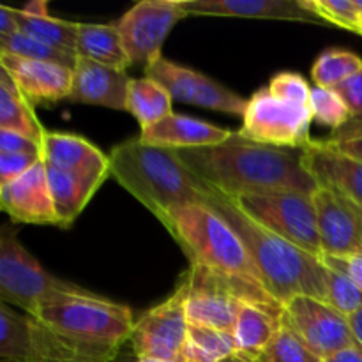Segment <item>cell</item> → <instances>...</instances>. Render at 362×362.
Segmentation results:
<instances>
[{
	"label": "cell",
	"instance_id": "obj_5",
	"mask_svg": "<svg viewBox=\"0 0 362 362\" xmlns=\"http://www.w3.org/2000/svg\"><path fill=\"white\" fill-rule=\"evenodd\" d=\"M28 317L71 341L112 356L129 343L136 322L131 308L98 293L49 304Z\"/></svg>",
	"mask_w": 362,
	"mask_h": 362
},
{
	"label": "cell",
	"instance_id": "obj_9",
	"mask_svg": "<svg viewBox=\"0 0 362 362\" xmlns=\"http://www.w3.org/2000/svg\"><path fill=\"white\" fill-rule=\"evenodd\" d=\"M233 202L258 225L265 226L313 257H324L318 233L317 207L311 194L297 191H269L243 194L233 198Z\"/></svg>",
	"mask_w": 362,
	"mask_h": 362
},
{
	"label": "cell",
	"instance_id": "obj_11",
	"mask_svg": "<svg viewBox=\"0 0 362 362\" xmlns=\"http://www.w3.org/2000/svg\"><path fill=\"white\" fill-rule=\"evenodd\" d=\"M311 110L285 105L260 88L247 99L239 133L257 144L288 151H304L311 144Z\"/></svg>",
	"mask_w": 362,
	"mask_h": 362
},
{
	"label": "cell",
	"instance_id": "obj_36",
	"mask_svg": "<svg viewBox=\"0 0 362 362\" xmlns=\"http://www.w3.org/2000/svg\"><path fill=\"white\" fill-rule=\"evenodd\" d=\"M311 88L313 87H310V83L300 74L290 73V71L278 73L271 78L267 85L269 94L274 99L285 103V105L306 110H310Z\"/></svg>",
	"mask_w": 362,
	"mask_h": 362
},
{
	"label": "cell",
	"instance_id": "obj_29",
	"mask_svg": "<svg viewBox=\"0 0 362 362\" xmlns=\"http://www.w3.org/2000/svg\"><path fill=\"white\" fill-rule=\"evenodd\" d=\"M235 354L237 345L232 332L189 325L182 362H223Z\"/></svg>",
	"mask_w": 362,
	"mask_h": 362
},
{
	"label": "cell",
	"instance_id": "obj_18",
	"mask_svg": "<svg viewBox=\"0 0 362 362\" xmlns=\"http://www.w3.org/2000/svg\"><path fill=\"white\" fill-rule=\"evenodd\" d=\"M187 16H230L286 20L322 25L324 21L300 0H180Z\"/></svg>",
	"mask_w": 362,
	"mask_h": 362
},
{
	"label": "cell",
	"instance_id": "obj_10",
	"mask_svg": "<svg viewBox=\"0 0 362 362\" xmlns=\"http://www.w3.org/2000/svg\"><path fill=\"white\" fill-rule=\"evenodd\" d=\"M187 286L186 276H180L175 290L161 304L145 311L134 322L129 346L140 359L182 362L187 341Z\"/></svg>",
	"mask_w": 362,
	"mask_h": 362
},
{
	"label": "cell",
	"instance_id": "obj_13",
	"mask_svg": "<svg viewBox=\"0 0 362 362\" xmlns=\"http://www.w3.org/2000/svg\"><path fill=\"white\" fill-rule=\"evenodd\" d=\"M186 16L180 0H141L126 11L115 21V27L119 28L131 66L147 67L163 59L161 49L166 37Z\"/></svg>",
	"mask_w": 362,
	"mask_h": 362
},
{
	"label": "cell",
	"instance_id": "obj_31",
	"mask_svg": "<svg viewBox=\"0 0 362 362\" xmlns=\"http://www.w3.org/2000/svg\"><path fill=\"white\" fill-rule=\"evenodd\" d=\"M0 53H9V55L23 57V59L39 60V62L59 64V66L69 67V69H74L78 60L76 52L45 45L37 39L21 34L20 30L9 37H0Z\"/></svg>",
	"mask_w": 362,
	"mask_h": 362
},
{
	"label": "cell",
	"instance_id": "obj_49",
	"mask_svg": "<svg viewBox=\"0 0 362 362\" xmlns=\"http://www.w3.org/2000/svg\"><path fill=\"white\" fill-rule=\"evenodd\" d=\"M357 2V7H359V11H361V27H362V0H356Z\"/></svg>",
	"mask_w": 362,
	"mask_h": 362
},
{
	"label": "cell",
	"instance_id": "obj_1",
	"mask_svg": "<svg viewBox=\"0 0 362 362\" xmlns=\"http://www.w3.org/2000/svg\"><path fill=\"white\" fill-rule=\"evenodd\" d=\"M175 152L197 179L233 198L269 191H297L313 197L318 189L304 165L303 151L267 147L247 140L239 131L223 144Z\"/></svg>",
	"mask_w": 362,
	"mask_h": 362
},
{
	"label": "cell",
	"instance_id": "obj_33",
	"mask_svg": "<svg viewBox=\"0 0 362 362\" xmlns=\"http://www.w3.org/2000/svg\"><path fill=\"white\" fill-rule=\"evenodd\" d=\"M306 9L317 14L324 23L336 25L362 35L361 11L356 0H300Z\"/></svg>",
	"mask_w": 362,
	"mask_h": 362
},
{
	"label": "cell",
	"instance_id": "obj_25",
	"mask_svg": "<svg viewBox=\"0 0 362 362\" xmlns=\"http://www.w3.org/2000/svg\"><path fill=\"white\" fill-rule=\"evenodd\" d=\"M76 55L119 71L131 66L115 23H78Z\"/></svg>",
	"mask_w": 362,
	"mask_h": 362
},
{
	"label": "cell",
	"instance_id": "obj_39",
	"mask_svg": "<svg viewBox=\"0 0 362 362\" xmlns=\"http://www.w3.org/2000/svg\"><path fill=\"white\" fill-rule=\"evenodd\" d=\"M0 154H34L42 158V145L23 134L0 129Z\"/></svg>",
	"mask_w": 362,
	"mask_h": 362
},
{
	"label": "cell",
	"instance_id": "obj_35",
	"mask_svg": "<svg viewBox=\"0 0 362 362\" xmlns=\"http://www.w3.org/2000/svg\"><path fill=\"white\" fill-rule=\"evenodd\" d=\"M258 362H325L320 357L315 356L290 329L281 324V329L272 339L271 345L265 349Z\"/></svg>",
	"mask_w": 362,
	"mask_h": 362
},
{
	"label": "cell",
	"instance_id": "obj_46",
	"mask_svg": "<svg viewBox=\"0 0 362 362\" xmlns=\"http://www.w3.org/2000/svg\"><path fill=\"white\" fill-rule=\"evenodd\" d=\"M110 362H136V356H134L133 350H129V352H127L126 349H122Z\"/></svg>",
	"mask_w": 362,
	"mask_h": 362
},
{
	"label": "cell",
	"instance_id": "obj_30",
	"mask_svg": "<svg viewBox=\"0 0 362 362\" xmlns=\"http://www.w3.org/2000/svg\"><path fill=\"white\" fill-rule=\"evenodd\" d=\"M362 69V59L349 49H325L311 67L315 87L336 88Z\"/></svg>",
	"mask_w": 362,
	"mask_h": 362
},
{
	"label": "cell",
	"instance_id": "obj_42",
	"mask_svg": "<svg viewBox=\"0 0 362 362\" xmlns=\"http://www.w3.org/2000/svg\"><path fill=\"white\" fill-rule=\"evenodd\" d=\"M18 23L14 20L13 7L0 6V37H9V35L16 34Z\"/></svg>",
	"mask_w": 362,
	"mask_h": 362
},
{
	"label": "cell",
	"instance_id": "obj_20",
	"mask_svg": "<svg viewBox=\"0 0 362 362\" xmlns=\"http://www.w3.org/2000/svg\"><path fill=\"white\" fill-rule=\"evenodd\" d=\"M303 161L318 187L341 193L362 207V163L334 152L322 140H311L303 151Z\"/></svg>",
	"mask_w": 362,
	"mask_h": 362
},
{
	"label": "cell",
	"instance_id": "obj_15",
	"mask_svg": "<svg viewBox=\"0 0 362 362\" xmlns=\"http://www.w3.org/2000/svg\"><path fill=\"white\" fill-rule=\"evenodd\" d=\"M324 257H343L362 250V207L341 193L318 187L313 194Z\"/></svg>",
	"mask_w": 362,
	"mask_h": 362
},
{
	"label": "cell",
	"instance_id": "obj_12",
	"mask_svg": "<svg viewBox=\"0 0 362 362\" xmlns=\"http://www.w3.org/2000/svg\"><path fill=\"white\" fill-rule=\"evenodd\" d=\"M281 324L322 361L357 345L349 318L315 297L297 296L283 304Z\"/></svg>",
	"mask_w": 362,
	"mask_h": 362
},
{
	"label": "cell",
	"instance_id": "obj_4",
	"mask_svg": "<svg viewBox=\"0 0 362 362\" xmlns=\"http://www.w3.org/2000/svg\"><path fill=\"white\" fill-rule=\"evenodd\" d=\"M163 226L184 251L189 265H202L221 274L262 285L257 267L239 235L205 204L175 209Z\"/></svg>",
	"mask_w": 362,
	"mask_h": 362
},
{
	"label": "cell",
	"instance_id": "obj_8",
	"mask_svg": "<svg viewBox=\"0 0 362 362\" xmlns=\"http://www.w3.org/2000/svg\"><path fill=\"white\" fill-rule=\"evenodd\" d=\"M115 356L88 349L57 334L28 317L0 306V361L4 362H110Z\"/></svg>",
	"mask_w": 362,
	"mask_h": 362
},
{
	"label": "cell",
	"instance_id": "obj_44",
	"mask_svg": "<svg viewBox=\"0 0 362 362\" xmlns=\"http://www.w3.org/2000/svg\"><path fill=\"white\" fill-rule=\"evenodd\" d=\"M349 322H350V327H352L354 338H356L357 345L362 346V310L357 311L354 317H350Z\"/></svg>",
	"mask_w": 362,
	"mask_h": 362
},
{
	"label": "cell",
	"instance_id": "obj_21",
	"mask_svg": "<svg viewBox=\"0 0 362 362\" xmlns=\"http://www.w3.org/2000/svg\"><path fill=\"white\" fill-rule=\"evenodd\" d=\"M232 133L233 131L223 129L205 120L170 113L154 126L141 129L138 138L144 144L180 151V148H200L223 144L232 136Z\"/></svg>",
	"mask_w": 362,
	"mask_h": 362
},
{
	"label": "cell",
	"instance_id": "obj_51",
	"mask_svg": "<svg viewBox=\"0 0 362 362\" xmlns=\"http://www.w3.org/2000/svg\"><path fill=\"white\" fill-rule=\"evenodd\" d=\"M325 362H327V361H325Z\"/></svg>",
	"mask_w": 362,
	"mask_h": 362
},
{
	"label": "cell",
	"instance_id": "obj_2",
	"mask_svg": "<svg viewBox=\"0 0 362 362\" xmlns=\"http://www.w3.org/2000/svg\"><path fill=\"white\" fill-rule=\"evenodd\" d=\"M205 202L239 235L264 288L279 304L297 296L324 300L325 264L250 218L232 197L205 184Z\"/></svg>",
	"mask_w": 362,
	"mask_h": 362
},
{
	"label": "cell",
	"instance_id": "obj_27",
	"mask_svg": "<svg viewBox=\"0 0 362 362\" xmlns=\"http://www.w3.org/2000/svg\"><path fill=\"white\" fill-rule=\"evenodd\" d=\"M172 95L152 78H131L127 87L126 112L136 119L141 129L154 126L172 112Z\"/></svg>",
	"mask_w": 362,
	"mask_h": 362
},
{
	"label": "cell",
	"instance_id": "obj_38",
	"mask_svg": "<svg viewBox=\"0 0 362 362\" xmlns=\"http://www.w3.org/2000/svg\"><path fill=\"white\" fill-rule=\"evenodd\" d=\"M39 161L41 156L34 154H0V186L23 177Z\"/></svg>",
	"mask_w": 362,
	"mask_h": 362
},
{
	"label": "cell",
	"instance_id": "obj_48",
	"mask_svg": "<svg viewBox=\"0 0 362 362\" xmlns=\"http://www.w3.org/2000/svg\"><path fill=\"white\" fill-rule=\"evenodd\" d=\"M136 362H163V361H156V359H140V357H136Z\"/></svg>",
	"mask_w": 362,
	"mask_h": 362
},
{
	"label": "cell",
	"instance_id": "obj_43",
	"mask_svg": "<svg viewBox=\"0 0 362 362\" xmlns=\"http://www.w3.org/2000/svg\"><path fill=\"white\" fill-rule=\"evenodd\" d=\"M327 362H362V346H350V349L343 350Z\"/></svg>",
	"mask_w": 362,
	"mask_h": 362
},
{
	"label": "cell",
	"instance_id": "obj_19",
	"mask_svg": "<svg viewBox=\"0 0 362 362\" xmlns=\"http://www.w3.org/2000/svg\"><path fill=\"white\" fill-rule=\"evenodd\" d=\"M129 81L131 78L126 71L113 69L78 57L67 101L126 112Z\"/></svg>",
	"mask_w": 362,
	"mask_h": 362
},
{
	"label": "cell",
	"instance_id": "obj_3",
	"mask_svg": "<svg viewBox=\"0 0 362 362\" xmlns=\"http://www.w3.org/2000/svg\"><path fill=\"white\" fill-rule=\"evenodd\" d=\"M108 158L110 175L161 225L175 209L205 202L204 182L182 165L173 148L133 138L115 145Z\"/></svg>",
	"mask_w": 362,
	"mask_h": 362
},
{
	"label": "cell",
	"instance_id": "obj_45",
	"mask_svg": "<svg viewBox=\"0 0 362 362\" xmlns=\"http://www.w3.org/2000/svg\"><path fill=\"white\" fill-rule=\"evenodd\" d=\"M46 7H48V2H45V0H37V2L27 4L21 11H25V13L28 14H35V16H42V14H48Z\"/></svg>",
	"mask_w": 362,
	"mask_h": 362
},
{
	"label": "cell",
	"instance_id": "obj_24",
	"mask_svg": "<svg viewBox=\"0 0 362 362\" xmlns=\"http://www.w3.org/2000/svg\"><path fill=\"white\" fill-rule=\"evenodd\" d=\"M281 310L257 303H244L237 313L233 327L237 354L258 359L281 329Z\"/></svg>",
	"mask_w": 362,
	"mask_h": 362
},
{
	"label": "cell",
	"instance_id": "obj_41",
	"mask_svg": "<svg viewBox=\"0 0 362 362\" xmlns=\"http://www.w3.org/2000/svg\"><path fill=\"white\" fill-rule=\"evenodd\" d=\"M322 262L327 267L343 272L362 290V250L356 251V253L343 255V257H322Z\"/></svg>",
	"mask_w": 362,
	"mask_h": 362
},
{
	"label": "cell",
	"instance_id": "obj_47",
	"mask_svg": "<svg viewBox=\"0 0 362 362\" xmlns=\"http://www.w3.org/2000/svg\"><path fill=\"white\" fill-rule=\"evenodd\" d=\"M223 362H258V361L250 359V357H244V356H240V354H235V356L228 357V359H225Z\"/></svg>",
	"mask_w": 362,
	"mask_h": 362
},
{
	"label": "cell",
	"instance_id": "obj_40",
	"mask_svg": "<svg viewBox=\"0 0 362 362\" xmlns=\"http://www.w3.org/2000/svg\"><path fill=\"white\" fill-rule=\"evenodd\" d=\"M332 90L338 92L339 98L345 101L352 119L362 117V69Z\"/></svg>",
	"mask_w": 362,
	"mask_h": 362
},
{
	"label": "cell",
	"instance_id": "obj_7",
	"mask_svg": "<svg viewBox=\"0 0 362 362\" xmlns=\"http://www.w3.org/2000/svg\"><path fill=\"white\" fill-rule=\"evenodd\" d=\"M187 279V322L189 325L232 332L235 318L244 303L264 304L281 310V304L262 285L244 281L233 276L211 271L202 265H189L182 272Z\"/></svg>",
	"mask_w": 362,
	"mask_h": 362
},
{
	"label": "cell",
	"instance_id": "obj_28",
	"mask_svg": "<svg viewBox=\"0 0 362 362\" xmlns=\"http://www.w3.org/2000/svg\"><path fill=\"white\" fill-rule=\"evenodd\" d=\"M14 20L18 23V30L32 39L45 42V45L55 46V48L76 52L78 23L74 21L60 20L49 14L35 16L21 9H13Z\"/></svg>",
	"mask_w": 362,
	"mask_h": 362
},
{
	"label": "cell",
	"instance_id": "obj_50",
	"mask_svg": "<svg viewBox=\"0 0 362 362\" xmlns=\"http://www.w3.org/2000/svg\"><path fill=\"white\" fill-rule=\"evenodd\" d=\"M0 362H4V361H0Z\"/></svg>",
	"mask_w": 362,
	"mask_h": 362
},
{
	"label": "cell",
	"instance_id": "obj_14",
	"mask_svg": "<svg viewBox=\"0 0 362 362\" xmlns=\"http://www.w3.org/2000/svg\"><path fill=\"white\" fill-rule=\"evenodd\" d=\"M145 76L163 85L173 101L187 103V105L202 106V108L237 117H244L247 108L246 98L226 88L219 81L172 60H156L154 64L145 67Z\"/></svg>",
	"mask_w": 362,
	"mask_h": 362
},
{
	"label": "cell",
	"instance_id": "obj_16",
	"mask_svg": "<svg viewBox=\"0 0 362 362\" xmlns=\"http://www.w3.org/2000/svg\"><path fill=\"white\" fill-rule=\"evenodd\" d=\"M0 205L13 223L59 226L45 161L20 179L0 186Z\"/></svg>",
	"mask_w": 362,
	"mask_h": 362
},
{
	"label": "cell",
	"instance_id": "obj_6",
	"mask_svg": "<svg viewBox=\"0 0 362 362\" xmlns=\"http://www.w3.org/2000/svg\"><path fill=\"white\" fill-rule=\"evenodd\" d=\"M94 292L64 281L49 274L42 265L21 246L16 230L4 225L0 230V299L4 304L34 315L41 308L71 297H90Z\"/></svg>",
	"mask_w": 362,
	"mask_h": 362
},
{
	"label": "cell",
	"instance_id": "obj_17",
	"mask_svg": "<svg viewBox=\"0 0 362 362\" xmlns=\"http://www.w3.org/2000/svg\"><path fill=\"white\" fill-rule=\"evenodd\" d=\"M0 67L9 73L21 94L32 103H59L69 98L73 69L52 62L0 53Z\"/></svg>",
	"mask_w": 362,
	"mask_h": 362
},
{
	"label": "cell",
	"instance_id": "obj_34",
	"mask_svg": "<svg viewBox=\"0 0 362 362\" xmlns=\"http://www.w3.org/2000/svg\"><path fill=\"white\" fill-rule=\"evenodd\" d=\"M311 115L322 126L331 127L332 131L345 126L352 115L346 108L345 101L338 95V92L332 88L313 87L311 88V103H310Z\"/></svg>",
	"mask_w": 362,
	"mask_h": 362
},
{
	"label": "cell",
	"instance_id": "obj_22",
	"mask_svg": "<svg viewBox=\"0 0 362 362\" xmlns=\"http://www.w3.org/2000/svg\"><path fill=\"white\" fill-rule=\"evenodd\" d=\"M42 161L90 177H110V158L87 138L73 133H49L42 140Z\"/></svg>",
	"mask_w": 362,
	"mask_h": 362
},
{
	"label": "cell",
	"instance_id": "obj_26",
	"mask_svg": "<svg viewBox=\"0 0 362 362\" xmlns=\"http://www.w3.org/2000/svg\"><path fill=\"white\" fill-rule=\"evenodd\" d=\"M0 129L13 131L42 145L46 129L34 112V105L20 92L6 69L0 67Z\"/></svg>",
	"mask_w": 362,
	"mask_h": 362
},
{
	"label": "cell",
	"instance_id": "obj_32",
	"mask_svg": "<svg viewBox=\"0 0 362 362\" xmlns=\"http://www.w3.org/2000/svg\"><path fill=\"white\" fill-rule=\"evenodd\" d=\"M324 303L334 308L343 317L350 318L362 310V290L343 272L325 265Z\"/></svg>",
	"mask_w": 362,
	"mask_h": 362
},
{
	"label": "cell",
	"instance_id": "obj_37",
	"mask_svg": "<svg viewBox=\"0 0 362 362\" xmlns=\"http://www.w3.org/2000/svg\"><path fill=\"white\" fill-rule=\"evenodd\" d=\"M322 144L354 161L362 163V117L350 119L345 126L322 138Z\"/></svg>",
	"mask_w": 362,
	"mask_h": 362
},
{
	"label": "cell",
	"instance_id": "obj_23",
	"mask_svg": "<svg viewBox=\"0 0 362 362\" xmlns=\"http://www.w3.org/2000/svg\"><path fill=\"white\" fill-rule=\"evenodd\" d=\"M45 165L57 221H59L60 228H69L106 179L67 172V170L57 168L46 161Z\"/></svg>",
	"mask_w": 362,
	"mask_h": 362
}]
</instances>
